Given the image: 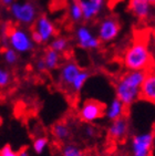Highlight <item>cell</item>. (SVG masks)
I'll return each instance as SVG.
<instances>
[{
  "mask_svg": "<svg viewBox=\"0 0 155 156\" xmlns=\"http://www.w3.org/2000/svg\"><path fill=\"white\" fill-rule=\"evenodd\" d=\"M9 12L13 21L24 28L32 27L39 16L36 3L31 0H15L9 6Z\"/></svg>",
  "mask_w": 155,
  "mask_h": 156,
  "instance_id": "obj_4",
  "label": "cell"
},
{
  "mask_svg": "<svg viewBox=\"0 0 155 156\" xmlns=\"http://www.w3.org/2000/svg\"><path fill=\"white\" fill-rule=\"evenodd\" d=\"M145 1H147V2L153 5V6H154V3H155V0H145Z\"/></svg>",
  "mask_w": 155,
  "mask_h": 156,
  "instance_id": "obj_29",
  "label": "cell"
},
{
  "mask_svg": "<svg viewBox=\"0 0 155 156\" xmlns=\"http://www.w3.org/2000/svg\"><path fill=\"white\" fill-rule=\"evenodd\" d=\"M42 58H43V61H45V70L47 71H54L61 64V54L53 51L50 48L45 50Z\"/></svg>",
  "mask_w": 155,
  "mask_h": 156,
  "instance_id": "obj_17",
  "label": "cell"
},
{
  "mask_svg": "<svg viewBox=\"0 0 155 156\" xmlns=\"http://www.w3.org/2000/svg\"><path fill=\"white\" fill-rule=\"evenodd\" d=\"M0 156H18V152L13 148L10 144H7L1 147Z\"/></svg>",
  "mask_w": 155,
  "mask_h": 156,
  "instance_id": "obj_24",
  "label": "cell"
},
{
  "mask_svg": "<svg viewBox=\"0 0 155 156\" xmlns=\"http://www.w3.org/2000/svg\"><path fill=\"white\" fill-rule=\"evenodd\" d=\"M147 71H126L121 74L114 84L115 98L126 108L140 100V87Z\"/></svg>",
  "mask_w": 155,
  "mask_h": 156,
  "instance_id": "obj_1",
  "label": "cell"
},
{
  "mask_svg": "<svg viewBox=\"0 0 155 156\" xmlns=\"http://www.w3.org/2000/svg\"><path fill=\"white\" fill-rule=\"evenodd\" d=\"M74 39L78 47L85 51L98 50L101 45V41L96 37L93 29L87 23H79L74 29Z\"/></svg>",
  "mask_w": 155,
  "mask_h": 156,
  "instance_id": "obj_7",
  "label": "cell"
},
{
  "mask_svg": "<svg viewBox=\"0 0 155 156\" xmlns=\"http://www.w3.org/2000/svg\"><path fill=\"white\" fill-rule=\"evenodd\" d=\"M128 9L137 20L145 21L152 16L153 5L145 0H128Z\"/></svg>",
  "mask_w": 155,
  "mask_h": 156,
  "instance_id": "obj_12",
  "label": "cell"
},
{
  "mask_svg": "<svg viewBox=\"0 0 155 156\" xmlns=\"http://www.w3.org/2000/svg\"><path fill=\"white\" fill-rule=\"evenodd\" d=\"M83 16V21L91 22L99 18L105 8V0H75Z\"/></svg>",
  "mask_w": 155,
  "mask_h": 156,
  "instance_id": "obj_11",
  "label": "cell"
},
{
  "mask_svg": "<svg viewBox=\"0 0 155 156\" xmlns=\"http://www.w3.org/2000/svg\"><path fill=\"white\" fill-rule=\"evenodd\" d=\"M31 38L36 44H47L57 36L56 24L47 15H39L31 27Z\"/></svg>",
  "mask_w": 155,
  "mask_h": 156,
  "instance_id": "obj_5",
  "label": "cell"
},
{
  "mask_svg": "<svg viewBox=\"0 0 155 156\" xmlns=\"http://www.w3.org/2000/svg\"><path fill=\"white\" fill-rule=\"evenodd\" d=\"M18 156H32V154H31V152L29 151V148L24 147L20 152H18Z\"/></svg>",
  "mask_w": 155,
  "mask_h": 156,
  "instance_id": "obj_27",
  "label": "cell"
},
{
  "mask_svg": "<svg viewBox=\"0 0 155 156\" xmlns=\"http://www.w3.org/2000/svg\"><path fill=\"white\" fill-rule=\"evenodd\" d=\"M1 55H2L3 62L6 63L7 66H15L19 63L20 60V55H19L15 50H12L9 47H5L1 52Z\"/></svg>",
  "mask_w": 155,
  "mask_h": 156,
  "instance_id": "obj_22",
  "label": "cell"
},
{
  "mask_svg": "<svg viewBox=\"0 0 155 156\" xmlns=\"http://www.w3.org/2000/svg\"><path fill=\"white\" fill-rule=\"evenodd\" d=\"M12 81V75L9 70L5 68L3 66L0 64V89L7 87L11 83Z\"/></svg>",
  "mask_w": 155,
  "mask_h": 156,
  "instance_id": "obj_23",
  "label": "cell"
},
{
  "mask_svg": "<svg viewBox=\"0 0 155 156\" xmlns=\"http://www.w3.org/2000/svg\"><path fill=\"white\" fill-rule=\"evenodd\" d=\"M81 70V66L73 60H68L60 64L57 75V81L60 87L62 89H70L73 80Z\"/></svg>",
  "mask_w": 155,
  "mask_h": 156,
  "instance_id": "obj_10",
  "label": "cell"
},
{
  "mask_svg": "<svg viewBox=\"0 0 155 156\" xmlns=\"http://www.w3.org/2000/svg\"><path fill=\"white\" fill-rule=\"evenodd\" d=\"M121 32V23L116 16L109 15L104 16L99 20L96 24V37L101 43H109L112 42L119 37Z\"/></svg>",
  "mask_w": 155,
  "mask_h": 156,
  "instance_id": "obj_6",
  "label": "cell"
},
{
  "mask_svg": "<svg viewBox=\"0 0 155 156\" xmlns=\"http://www.w3.org/2000/svg\"><path fill=\"white\" fill-rule=\"evenodd\" d=\"M49 138L45 135H40L37 136L34 140L32 141V144H31V148H32L33 153L37 154V155H41L47 151L49 146Z\"/></svg>",
  "mask_w": 155,
  "mask_h": 156,
  "instance_id": "obj_21",
  "label": "cell"
},
{
  "mask_svg": "<svg viewBox=\"0 0 155 156\" xmlns=\"http://www.w3.org/2000/svg\"><path fill=\"white\" fill-rule=\"evenodd\" d=\"M13 1H15V0H0V2L2 3L5 7H9Z\"/></svg>",
  "mask_w": 155,
  "mask_h": 156,
  "instance_id": "obj_28",
  "label": "cell"
},
{
  "mask_svg": "<svg viewBox=\"0 0 155 156\" xmlns=\"http://www.w3.org/2000/svg\"><path fill=\"white\" fill-rule=\"evenodd\" d=\"M130 122L126 117H121L111 122L107 129V134L114 141H122L128 135Z\"/></svg>",
  "mask_w": 155,
  "mask_h": 156,
  "instance_id": "obj_13",
  "label": "cell"
},
{
  "mask_svg": "<svg viewBox=\"0 0 155 156\" xmlns=\"http://www.w3.org/2000/svg\"><path fill=\"white\" fill-rule=\"evenodd\" d=\"M90 76H91V73L88 70L82 69L79 72V74L75 76V79L73 80V82H72L71 87H70L69 90L71 91L72 93H80L81 91L83 90L84 85H85V83H87L88 80L90 79Z\"/></svg>",
  "mask_w": 155,
  "mask_h": 156,
  "instance_id": "obj_19",
  "label": "cell"
},
{
  "mask_svg": "<svg viewBox=\"0 0 155 156\" xmlns=\"http://www.w3.org/2000/svg\"><path fill=\"white\" fill-rule=\"evenodd\" d=\"M70 45H71V42L64 36H56L49 42V48L52 49L53 51L58 52L59 54H63L67 51H69Z\"/></svg>",
  "mask_w": 155,
  "mask_h": 156,
  "instance_id": "obj_18",
  "label": "cell"
},
{
  "mask_svg": "<svg viewBox=\"0 0 155 156\" xmlns=\"http://www.w3.org/2000/svg\"><path fill=\"white\" fill-rule=\"evenodd\" d=\"M123 66L128 71H150L153 68V57L147 42L143 39L133 41L123 54Z\"/></svg>",
  "mask_w": 155,
  "mask_h": 156,
  "instance_id": "obj_2",
  "label": "cell"
},
{
  "mask_svg": "<svg viewBox=\"0 0 155 156\" xmlns=\"http://www.w3.org/2000/svg\"><path fill=\"white\" fill-rule=\"evenodd\" d=\"M68 16L72 23L79 24L83 22V16L79 3L75 0H70L68 7Z\"/></svg>",
  "mask_w": 155,
  "mask_h": 156,
  "instance_id": "obj_20",
  "label": "cell"
},
{
  "mask_svg": "<svg viewBox=\"0 0 155 156\" xmlns=\"http://www.w3.org/2000/svg\"><path fill=\"white\" fill-rule=\"evenodd\" d=\"M126 114V106L120 101L117 98H114L109 102L106 106H104V115L103 116L110 122L121 117H124Z\"/></svg>",
  "mask_w": 155,
  "mask_h": 156,
  "instance_id": "obj_15",
  "label": "cell"
},
{
  "mask_svg": "<svg viewBox=\"0 0 155 156\" xmlns=\"http://www.w3.org/2000/svg\"><path fill=\"white\" fill-rule=\"evenodd\" d=\"M51 134L53 138L59 143H68L72 137V129L67 122L60 121L54 123L51 127Z\"/></svg>",
  "mask_w": 155,
  "mask_h": 156,
  "instance_id": "obj_16",
  "label": "cell"
},
{
  "mask_svg": "<svg viewBox=\"0 0 155 156\" xmlns=\"http://www.w3.org/2000/svg\"><path fill=\"white\" fill-rule=\"evenodd\" d=\"M140 100L146 102H155V73L151 70L147 71L140 87Z\"/></svg>",
  "mask_w": 155,
  "mask_h": 156,
  "instance_id": "obj_14",
  "label": "cell"
},
{
  "mask_svg": "<svg viewBox=\"0 0 155 156\" xmlns=\"http://www.w3.org/2000/svg\"><path fill=\"white\" fill-rule=\"evenodd\" d=\"M154 145V133L147 131L137 133L130 141V150L132 156H151Z\"/></svg>",
  "mask_w": 155,
  "mask_h": 156,
  "instance_id": "obj_8",
  "label": "cell"
},
{
  "mask_svg": "<svg viewBox=\"0 0 155 156\" xmlns=\"http://www.w3.org/2000/svg\"><path fill=\"white\" fill-rule=\"evenodd\" d=\"M2 41L5 47H9L17 53L28 54L36 49V43L31 38V32L28 28L17 26L8 28L3 33Z\"/></svg>",
  "mask_w": 155,
  "mask_h": 156,
  "instance_id": "obj_3",
  "label": "cell"
},
{
  "mask_svg": "<svg viewBox=\"0 0 155 156\" xmlns=\"http://www.w3.org/2000/svg\"><path fill=\"white\" fill-rule=\"evenodd\" d=\"M84 135L87 136L88 138H93L96 136V129L93 127L92 125H90V124H87L85 127H84Z\"/></svg>",
  "mask_w": 155,
  "mask_h": 156,
  "instance_id": "obj_25",
  "label": "cell"
},
{
  "mask_svg": "<svg viewBox=\"0 0 155 156\" xmlns=\"http://www.w3.org/2000/svg\"><path fill=\"white\" fill-rule=\"evenodd\" d=\"M104 115V105L96 100H85L78 110V116L83 123L91 124Z\"/></svg>",
  "mask_w": 155,
  "mask_h": 156,
  "instance_id": "obj_9",
  "label": "cell"
},
{
  "mask_svg": "<svg viewBox=\"0 0 155 156\" xmlns=\"http://www.w3.org/2000/svg\"><path fill=\"white\" fill-rule=\"evenodd\" d=\"M34 69H36L37 71H39V72H45V71H47V70H45V61H43V58L42 57L38 58L36 60V62H34Z\"/></svg>",
  "mask_w": 155,
  "mask_h": 156,
  "instance_id": "obj_26",
  "label": "cell"
}]
</instances>
